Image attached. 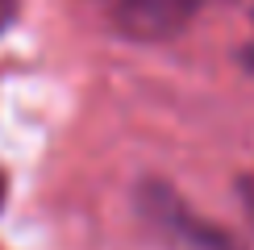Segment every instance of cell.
<instances>
[{
    "label": "cell",
    "mask_w": 254,
    "mask_h": 250,
    "mask_svg": "<svg viewBox=\"0 0 254 250\" xmlns=\"http://www.w3.org/2000/svg\"><path fill=\"white\" fill-rule=\"evenodd\" d=\"M208 4L213 0H100L109 25L133 42H167L184 34Z\"/></svg>",
    "instance_id": "obj_2"
},
{
    "label": "cell",
    "mask_w": 254,
    "mask_h": 250,
    "mask_svg": "<svg viewBox=\"0 0 254 250\" xmlns=\"http://www.w3.org/2000/svg\"><path fill=\"white\" fill-rule=\"evenodd\" d=\"M137 208H142L146 225H150L171 250H246L225 225L204 221L171 184L146 180L137 188Z\"/></svg>",
    "instance_id": "obj_1"
},
{
    "label": "cell",
    "mask_w": 254,
    "mask_h": 250,
    "mask_svg": "<svg viewBox=\"0 0 254 250\" xmlns=\"http://www.w3.org/2000/svg\"><path fill=\"white\" fill-rule=\"evenodd\" d=\"M13 13H17V0H0V29L13 21Z\"/></svg>",
    "instance_id": "obj_4"
},
{
    "label": "cell",
    "mask_w": 254,
    "mask_h": 250,
    "mask_svg": "<svg viewBox=\"0 0 254 250\" xmlns=\"http://www.w3.org/2000/svg\"><path fill=\"white\" fill-rule=\"evenodd\" d=\"M238 192H242V204H246L250 225H254V180H250V175H246V180H238Z\"/></svg>",
    "instance_id": "obj_3"
}]
</instances>
